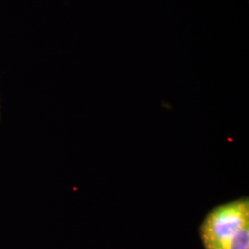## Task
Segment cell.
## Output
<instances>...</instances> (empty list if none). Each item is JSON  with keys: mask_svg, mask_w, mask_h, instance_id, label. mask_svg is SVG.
<instances>
[{"mask_svg": "<svg viewBox=\"0 0 249 249\" xmlns=\"http://www.w3.org/2000/svg\"><path fill=\"white\" fill-rule=\"evenodd\" d=\"M205 249H249V199L219 206L200 228Z\"/></svg>", "mask_w": 249, "mask_h": 249, "instance_id": "cell-1", "label": "cell"}, {"mask_svg": "<svg viewBox=\"0 0 249 249\" xmlns=\"http://www.w3.org/2000/svg\"><path fill=\"white\" fill-rule=\"evenodd\" d=\"M0 117H1V100H0Z\"/></svg>", "mask_w": 249, "mask_h": 249, "instance_id": "cell-2", "label": "cell"}]
</instances>
